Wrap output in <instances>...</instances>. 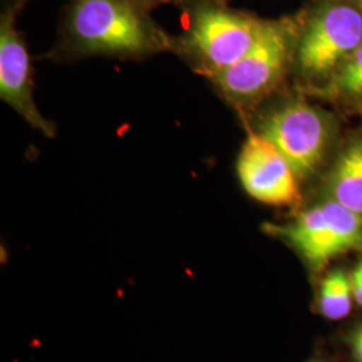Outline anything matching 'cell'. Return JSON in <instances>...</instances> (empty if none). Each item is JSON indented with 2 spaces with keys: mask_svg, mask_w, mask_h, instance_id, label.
I'll return each mask as SVG.
<instances>
[{
  "mask_svg": "<svg viewBox=\"0 0 362 362\" xmlns=\"http://www.w3.org/2000/svg\"><path fill=\"white\" fill-rule=\"evenodd\" d=\"M351 287H353V297L357 305L362 306V260L356 266L351 272Z\"/></svg>",
  "mask_w": 362,
  "mask_h": 362,
  "instance_id": "obj_12",
  "label": "cell"
},
{
  "mask_svg": "<svg viewBox=\"0 0 362 362\" xmlns=\"http://www.w3.org/2000/svg\"><path fill=\"white\" fill-rule=\"evenodd\" d=\"M291 57L288 28L267 22L258 42L238 62L209 78L228 101L246 104L267 94L285 73Z\"/></svg>",
  "mask_w": 362,
  "mask_h": 362,
  "instance_id": "obj_4",
  "label": "cell"
},
{
  "mask_svg": "<svg viewBox=\"0 0 362 362\" xmlns=\"http://www.w3.org/2000/svg\"><path fill=\"white\" fill-rule=\"evenodd\" d=\"M66 52L139 59L168 50L160 33L132 0H76L67 18Z\"/></svg>",
  "mask_w": 362,
  "mask_h": 362,
  "instance_id": "obj_1",
  "label": "cell"
},
{
  "mask_svg": "<svg viewBox=\"0 0 362 362\" xmlns=\"http://www.w3.org/2000/svg\"><path fill=\"white\" fill-rule=\"evenodd\" d=\"M362 15L334 6L317 15L298 45V67L306 77H322L344 64L361 45Z\"/></svg>",
  "mask_w": 362,
  "mask_h": 362,
  "instance_id": "obj_6",
  "label": "cell"
},
{
  "mask_svg": "<svg viewBox=\"0 0 362 362\" xmlns=\"http://www.w3.org/2000/svg\"><path fill=\"white\" fill-rule=\"evenodd\" d=\"M0 97L43 136L55 134L54 124L42 116L35 104L31 61L13 13L3 15L0 25Z\"/></svg>",
  "mask_w": 362,
  "mask_h": 362,
  "instance_id": "obj_8",
  "label": "cell"
},
{
  "mask_svg": "<svg viewBox=\"0 0 362 362\" xmlns=\"http://www.w3.org/2000/svg\"><path fill=\"white\" fill-rule=\"evenodd\" d=\"M351 348L357 362H362V326H360L351 337Z\"/></svg>",
  "mask_w": 362,
  "mask_h": 362,
  "instance_id": "obj_13",
  "label": "cell"
},
{
  "mask_svg": "<svg viewBox=\"0 0 362 362\" xmlns=\"http://www.w3.org/2000/svg\"><path fill=\"white\" fill-rule=\"evenodd\" d=\"M330 188L334 202L362 215V140L351 144L338 160Z\"/></svg>",
  "mask_w": 362,
  "mask_h": 362,
  "instance_id": "obj_9",
  "label": "cell"
},
{
  "mask_svg": "<svg viewBox=\"0 0 362 362\" xmlns=\"http://www.w3.org/2000/svg\"><path fill=\"white\" fill-rule=\"evenodd\" d=\"M334 81L337 90L342 94L351 97L362 95V42L342 64Z\"/></svg>",
  "mask_w": 362,
  "mask_h": 362,
  "instance_id": "obj_11",
  "label": "cell"
},
{
  "mask_svg": "<svg viewBox=\"0 0 362 362\" xmlns=\"http://www.w3.org/2000/svg\"><path fill=\"white\" fill-rule=\"evenodd\" d=\"M266 26L267 22L242 13L202 6L192 15L180 50L194 70L214 77L245 57Z\"/></svg>",
  "mask_w": 362,
  "mask_h": 362,
  "instance_id": "obj_2",
  "label": "cell"
},
{
  "mask_svg": "<svg viewBox=\"0 0 362 362\" xmlns=\"http://www.w3.org/2000/svg\"><path fill=\"white\" fill-rule=\"evenodd\" d=\"M258 133L285 156L299 180L321 164L329 136L324 116L302 101H290L272 110L260 119Z\"/></svg>",
  "mask_w": 362,
  "mask_h": 362,
  "instance_id": "obj_5",
  "label": "cell"
},
{
  "mask_svg": "<svg viewBox=\"0 0 362 362\" xmlns=\"http://www.w3.org/2000/svg\"><path fill=\"white\" fill-rule=\"evenodd\" d=\"M236 170L247 194L264 204L296 206L302 199L297 173L285 156L258 132L248 134Z\"/></svg>",
  "mask_w": 362,
  "mask_h": 362,
  "instance_id": "obj_7",
  "label": "cell"
},
{
  "mask_svg": "<svg viewBox=\"0 0 362 362\" xmlns=\"http://www.w3.org/2000/svg\"><path fill=\"white\" fill-rule=\"evenodd\" d=\"M313 270L320 272L338 255L362 250V215L337 202L302 212L293 223L272 227Z\"/></svg>",
  "mask_w": 362,
  "mask_h": 362,
  "instance_id": "obj_3",
  "label": "cell"
},
{
  "mask_svg": "<svg viewBox=\"0 0 362 362\" xmlns=\"http://www.w3.org/2000/svg\"><path fill=\"white\" fill-rule=\"evenodd\" d=\"M351 278L344 270H334L325 276L320 290V310L325 318L341 321L353 308Z\"/></svg>",
  "mask_w": 362,
  "mask_h": 362,
  "instance_id": "obj_10",
  "label": "cell"
},
{
  "mask_svg": "<svg viewBox=\"0 0 362 362\" xmlns=\"http://www.w3.org/2000/svg\"><path fill=\"white\" fill-rule=\"evenodd\" d=\"M356 1H357V3H358V4H360V6H361V8H362V0H356Z\"/></svg>",
  "mask_w": 362,
  "mask_h": 362,
  "instance_id": "obj_14",
  "label": "cell"
},
{
  "mask_svg": "<svg viewBox=\"0 0 362 362\" xmlns=\"http://www.w3.org/2000/svg\"><path fill=\"white\" fill-rule=\"evenodd\" d=\"M132 1H134V3H136V1H144V0H132Z\"/></svg>",
  "mask_w": 362,
  "mask_h": 362,
  "instance_id": "obj_15",
  "label": "cell"
}]
</instances>
